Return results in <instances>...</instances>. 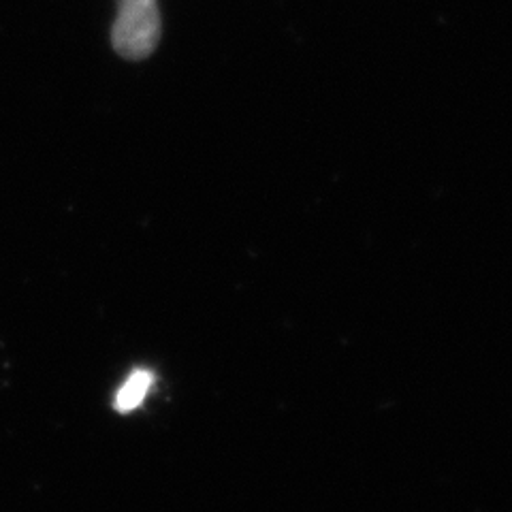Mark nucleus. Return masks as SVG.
Instances as JSON below:
<instances>
[{"label":"nucleus","instance_id":"f257e3e1","mask_svg":"<svg viewBox=\"0 0 512 512\" xmlns=\"http://www.w3.org/2000/svg\"><path fill=\"white\" fill-rule=\"evenodd\" d=\"M116 52L126 58H146L160 39L158 0H118V18L111 30Z\"/></svg>","mask_w":512,"mask_h":512},{"label":"nucleus","instance_id":"f03ea898","mask_svg":"<svg viewBox=\"0 0 512 512\" xmlns=\"http://www.w3.org/2000/svg\"><path fill=\"white\" fill-rule=\"evenodd\" d=\"M154 382V374L148 370H135L128 380L122 384L116 395V410L118 412H131L135 410L143 399H146L150 387Z\"/></svg>","mask_w":512,"mask_h":512}]
</instances>
